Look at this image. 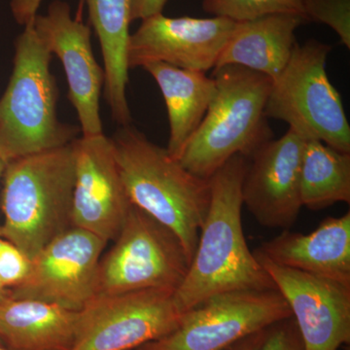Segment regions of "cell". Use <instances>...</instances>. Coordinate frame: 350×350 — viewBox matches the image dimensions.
I'll list each match as a JSON object with an SVG mask.
<instances>
[{
    "label": "cell",
    "instance_id": "obj_25",
    "mask_svg": "<svg viewBox=\"0 0 350 350\" xmlns=\"http://www.w3.org/2000/svg\"><path fill=\"white\" fill-rule=\"evenodd\" d=\"M260 350H306L300 332L292 317L269 327Z\"/></svg>",
    "mask_w": 350,
    "mask_h": 350
},
{
    "label": "cell",
    "instance_id": "obj_28",
    "mask_svg": "<svg viewBox=\"0 0 350 350\" xmlns=\"http://www.w3.org/2000/svg\"><path fill=\"white\" fill-rule=\"evenodd\" d=\"M268 328L256 332V333L234 342L231 347H227L224 350H260L261 349L262 342H264L265 338H266Z\"/></svg>",
    "mask_w": 350,
    "mask_h": 350
},
{
    "label": "cell",
    "instance_id": "obj_18",
    "mask_svg": "<svg viewBox=\"0 0 350 350\" xmlns=\"http://www.w3.org/2000/svg\"><path fill=\"white\" fill-rule=\"evenodd\" d=\"M79 312L7 297L0 301V342L12 350H71Z\"/></svg>",
    "mask_w": 350,
    "mask_h": 350
},
{
    "label": "cell",
    "instance_id": "obj_14",
    "mask_svg": "<svg viewBox=\"0 0 350 350\" xmlns=\"http://www.w3.org/2000/svg\"><path fill=\"white\" fill-rule=\"evenodd\" d=\"M306 139L293 129L262 144L248 159L243 206L269 229L290 230L301 213L300 175Z\"/></svg>",
    "mask_w": 350,
    "mask_h": 350
},
{
    "label": "cell",
    "instance_id": "obj_13",
    "mask_svg": "<svg viewBox=\"0 0 350 350\" xmlns=\"http://www.w3.org/2000/svg\"><path fill=\"white\" fill-rule=\"evenodd\" d=\"M254 252L286 301L306 350L350 342V285L285 268Z\"/></svg>",
    "mask_w": 350,
    "mask_h": 350
},
{
    "label": "cell",
    "instance_id": "obj_22",
    "mask_svg": "<svg viewBox=\"0 0 350 350\" xmlns=\"http://www.w3.org/2000/svg\"><path fill=\"white\" fill-rule=\"evenodd\" d=\"M202 5L214 17L234 22H246L273 14H294L304 18V0H202Z\"/></svg>",
    "mask_w": 350,
    "mask_h": 350
},
{
    "label": "cell",
    "instance_id": "obj_3",
    "mask_svg": "<svg viewBox=\"0 0 350 350\" xmlns=\"http://www.w3.org/2000/svg\"><path fill=\"white\" fill-rule=\"evenodd\" d=\"M2 179L1 237L33 259L53 239L72 227V142L10 161Z\"/></svg>",
    "mask_w": 350,
    "mask_h": 350
},
{
    "label": "cell",
    "instance_id": "obj_27",
    "mask_svg": "<svg viewBox=\"0 0 350 350\" xmlns=\"http://www.w3.org/2000/svg\"><path fill=\"white\" fill-rule=\"evenodd\" d=\"M169 0H131V20L144 21L162 14Z\"/></svg>",
    "mask_w": 350,
    "mask_h": 350
},
{
    "label": "cell",
    "instance_id": "obj_21",
    "mask_svg": "<svg viewBox=\"0 0 350 350\" xmlns=\"http://www.w3.org/2000/svg\"><path fill=\"white\" fill-rule=\"evenodd\" d=\"M303 206L312 211L350 202V153L306 140L300 175Z\"/></svg>",
    "mask_w": 350,
    "mask_h": 350
},
{
    "label": "cell",
    "instance_id": "obj_2",
    "mask_svg": "<svg viewBox=\"0 0 350 350\" xmlns=\"http://www.w3.org/2000/svg\"><path fill=\"white\" fill-rule=\"evenodd\" d=\"M110 139L131 204L172 230L191 262L211 204V180L189 172L131 125Z\"/></svg>",
    "mask_w": 350,
    "mask_h": 350
},
{
    "label": "cell",
    "instance_id": "obj_1",
    "mask_svg": "<svg viewBox=\"0 0 350 350\" xmlns=\"http://www.w3.org/2000/svg\"><path fill=\"white\" fill-rule=\"evenodd\" d=\"M247 165L245 157H232L209 178L208 211L187 273L174 293L182 313L215 295L278 290L244 237L241 186Z\"/></svg>",
    "mask_w": 350,
    "mask_h": 350
},
{
    "label": "cell",
    "instance_id": "obj_9",
    "mask_svg": "<svg viewBox=\"0 0 350 350\" xmlns=\"http://www.w3.org/2000/svg\"><path fill=\"white\" fill-rule=\"evenodd\" d=\"M174 291L149 289L96 296L79 312L71 350H137L174 330L184 313Z\"/></svg>",
    "mask_w": 350,
    "mask_h": 350
},
{
    "label": "cell",
    "instance_id": "obj_7",
    "mask_svg": "<svg viewBox=\"0 0 350 350\" xmlns=\"http://www.w3.org/2000/svg\"><path fill=\"white\" fill-rule=\"evenodd\" d=\"M113 241L101 256L96 296L175 291L187 273L190 261L178 237L133 204Z\"/></svg>",
    "mask_w": 350,
    "mask_h": 350
},
{
    "label": "cell",
    "instance_id": "obj_30",
    "mask_svg": "<svg viewBox=\"0 0 350 350\" xmlns=\"http://www.w3.org/2000/svg\"><path fill=\"white\" fill-rule=\"evenodd\" d=\"M6 163L5 161L0 158V179H2V175H3L4 170H5ZM0 237H1V222H0Z\"/></svg>",
    "mask_w": 350,
    "mask_h": 350
},
{
    "label": "cell",
    "instance_id": "obj_15",
    "mask_svg": "<svg viewBox=\"0 0 350 350\" xmlns=\"http://www.w3.org/2000/svg\"><path fill=\"white\" fill-rule=\"evenodd\" d=\"M71 226L108 243L118 236L131 204L120 177L111 139L76 138Z\"/></svg>",
    "mask_w": 350,
    "mask_h": 350
},
{
    "label": "cell",
    "instance_id": "obj_26",
    "mask_svg": "<svg viewBox=\"0 0 350 350\" xmlns=\"http://www.w3.org/2000/svg\"><path fill=\"white\" fill-rule=\"evenodd\" d=\"M43 0H10V9L16 23L27 25L33 22Z\"/></svg>",
    "mask_w": 350,
    "mask_h": 350
},
{
    "label": "cell",
    "instance_id": "obj_5",
    "mask_svg": "<svg viewBox=\"0 0 350 350\" xmlns=\"http://www.w3.org/2000/svg\"><path fill=\"white\" fill-rule=\"evenodd\" d=\"M51 61L33 22L25 25L16 39L10 81L0 98V158L6 163L66 146L81 131L57 118L59 90Z\"/></svg>",
    "mask_w": 350,
    "mask_h": 350
},
{
    "label": "cell",
    "instance_id": "obj_8",
    "mask_svg": "<svg viewBox=\"0 0 350 350\" xmlns=\"http://www.w3.org/2000/svg\"><path fill=\"white\" fill-rule=\"evenodd\" d=\"M288 317L278 290L228 292L184 312L174 330L137 350H224Z\"/></svg>",
    "mask_w": 350,
    "mask_h": 350
},
{
    "label": "cell",
    "instance_id": "obj_17",
    "mask_svg": "<svg viewBox=\"0 0 350 350\" xmlns=\"http://www.w3.org/2000/svg\"><path fill=\"white\" fill-rule=\"evenodd\" d=\"M306 24L301 16L273 14L238 22L215 68L239 66L275 80L296 47L295 31Z\"/></svg>",
    "mask_w": 350,
    "mask_h": 350
},
{
    "label": "cell",
    "instance_id": "obj_11",
    "mask_svg": "<svg viewBox=\"0 0 350 350\" xmlns=\"http://www.w3.org/2000/svg\"><path fill=\"white\" fill-rule=\"evenodd\" d=\"M142 22L129 39V68L165 63L206 73L215 68L238 24L223 17L170 18L163 13Z\"/></svg>",
    "mask_w": 350,
    "mask_h": 350
},
{
    "label": "cell",
    "instance_id": "obj_32",
    "mask_svg": "<svg viewBox=\"0 0 350 350\" xmlns=\"http://www.w3.org/2000/svg\"><path fill=\"white\" fill-rule=\"evenodd\" d=\"M0 345H3L1 344V342H0ZM3 347H4V345H3Z\"/></svg>",
    "mask_w": 350,
    "mask_h": 350
},
{
    "label": "cell",
    "instance_id": "obj_19",
    "mask_svg": "<svg viewBox=\"0 0 350 350\" xmlns=\"http://www.w3.org/2000/svg\"><path fill=\"white\" fill-rule=\"evenodd\" d=\"M156 80L167 105L170 121L167 151L178 160L184 147L206 116L216 94L215 79L202 71L188 70L165 63L142 66Z\"/></svg>",
    "mask_w": 350,
    "mask_h": 350
},
{
    "label": "cell",
    "instance_id": "obj_23",
    "mask_svg": "<svg viewBox=\"0 0 350 350\" xmlns=\"http://www.w3.org/2000/svg\"><path fill=\"white\" fill-rule=\"evenodd\" d=\"M304 18L330 27L350 48V0H304Z\"/></svg>",
    "mask_w": 350,
    "mask_h": 350
},
{
    "label": "cell",
    "instance_id": "obj_12",
    "mask_svg": "<svg viewBox=\"0 0 350 350\" xmlns=\"http://www.w3.org/2000/svg\"><path fill=\"white\" fill-rule=\"evenodd\" d=\"M33 27L41 42L63 64L69 100L77 112L82 137L103 135L100 98L105 72L94 59L89 25L72 17L68 2L54 0L47 12L36 15Z\"/></svg>",
    "mask_w": 350,
    "mask_h": 350
},
{
    "label": "cell",
    "instance_id": "obj_16",
    "mask_svg": "<svg viewBox=\"0 0 350 350\" xmlns=\"http://www.w3.org/2000/svg\"><path fill=\"white\" fill-rule=\"evenodd\" d=\"M254 251L285 268L350 285V213L325 219L308 234L284 230Z\"/></svg>",
    "mask_w": 350,
    "mask_h": 350
},
{
    "label": "cell",
    "instance_id": "obj_4",
    "mask_svg": "<svg viewBox=\"0 0 350 350\" xmlns=\"http://www.w3.org/2000/svg\"><path fill=\"white\" fill-rule=\"evenodd\" d=\"M216 94L206 116L178 158L200 178L209 179L230 159H250L273 139L267 121V100L273 80L239 66L213 69Z\"/></svg>",
    "mask_w": 350,
    "mask_h": 350
},
{
    "label": "cell",
    "instance_id": "obj_10",
    "mask_svg": "<svg viewBox=\"0 0 350 350\" xmlns=\"http://www.w3.org/2000/svg\"><path fill=\"white\" fill-rule=\"evenodd\" d=\"M107 243L85 230L69 228L31 259L27 278L9 289L8 296L80 312L98 293V266Z\"/></svg>",
    "mask_w": 350,
    "mask_h": 350
},
{
    "label": "cell",
    "instance_id": "obj_24",
    "mask_svg": "<svg viewBox=\"0 0 350 350\" xmlns=\"http://www.w3.org/2000/svg\"><path fill=\"white\" fill-rule=\"evenodd\" d=\"M31 266V260L22 250L0 237V282L7 290L24 282Z\"/></svg>",
    "mask_w": 350,
    "mask_h": 350
},
{
    "label": "cell",
    "instance_id": "obj_31",
    "mask_svg": "<svg viewBox=\"0 0 350 350\" xmlns=\"http://www.w3.org/2000/svg\"><path fill=\"white\" fill-rule=\"evenodd\" d=\"M0 350H12V349H7V347H3V345H0Z\"/></svg>",
    "mask_w": 350,
    "mask_h": 350
},
{
    "label": "cell",
    "instance_id": "obj_20",
    "mask_svg": "<svg viewBox=\"0 0 350 350\" xmlns=\"http://www.w3.org/2000/svg\"><path fill=\"white\" fill-rule=\"evenodd\" d=\"M90 20L100 43L105 72V96L113 120L131 125L126 98L129 68L126 61L130 39L131 0H86Z\"/></svg>",
    "mask_w": 350,
    "mask_h": 350
},
{
    "label": "cell",
    "instance_id": "obj_6",
    "mask_svg": "<svg viewBox=\"0 0 350 350\" xmlns=\"http://www.w3.org/2000/svg\"><path fill=\"white\" fill-rule=\"evenodd\" d=\"M332 46L310 39L297 43L291 57L273 80L267 118L286 122L301 137L350 153V126L342 98L326 72Z\"/></svg>",
    "mask_w": 350,
    "mask_h": 350
},
{
    "label": "cell",
    "instance_id": "obj_29",
    "mask_svg": "<svg viewBox=\"0 0 350 350\" xmlns=\"http://www.w3.org/2000/svg\"><path fill=\"white\" fill-rule=\"evenodd\" d=\"M7 297H8V290L0 282V301L5 300Z\"/></svg>",
    "mask_w": 350,
    "mask_h": 350
}]
</instances>
